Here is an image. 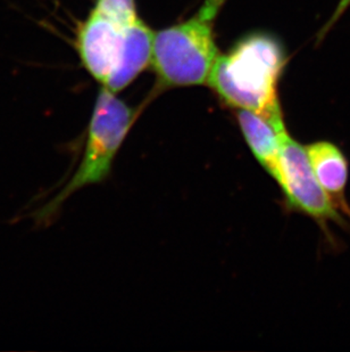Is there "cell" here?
Returning a JSON list of instances; mask_svg holds the SVG:
<instances>
[{
    "label": "cell",
    "mask_w": 350,
    "mask_h": 352,
    "mask_svg": "<svg viewBox=\"0 0 350 352\" xmlns=\"http://www.w3.org/2000/svg\"><path fill=\"white\" fill-rule=\"evenodd\" d=\"M284 65L285 54L278 40L249 34L218 55L207 85L229 107L282 119L278 83Z\"/></svg>",
    "instance_id": "cell-1"
},
{
    "label": "cell",
    "mask_w": 350,
    "mask_h": 352,
    "mask_svg": "<svg viewBox=\"0 0 350 352\" xmlns=\"http://www.w3.org/2000/svg\"><path fill=\"white\" fill-rule=\"evenodd\" d=\"M152 39L140 17L123 22L93 8L76 30L75 48L84 69L116 94L150 65Z\"/></svg>",
    "instance_id": "cell-2"
},
{
    "label": "cell",
    "mask_w": 350,
    "mask_h": 352,
    "mask_svg": "<svg viewBox=\"0 0 350 352\" xmlns=\"http://www.w3.org/2000/svg\"><path fill=\"white\" fill-rule=\"evenodd\" d=\"M136 119L135 109L102 87L88 126L81 163L65 186L34 213L36 223H48L65 201L81 188L103 183Z\"/></svg>",
    "instance_id": "cell-3"
},
{
    "label": "cell",
    "mask_w": 350,
    "mask_h": 352,
    "mask_svg": "<svg viewBox=\"0 0 350 352\" xmlns=\"http://www.w3.org/2000/svg\"><path fill=\"white\" fill-rule=\"evenodd\" d=\"M211 23L196 14L185 22L154 32L150 65L161 87L207 83L220 55Z\"/></svg>",
    "instance_id": "cell-4"
},
{
    "label": "cell",
    "mask_w": 350,
    "mask_h": 352,
    "mask_svg": "<svg viewBox=\"0 0 350 352\" xmlns=\"http://www.w3.org/2000/svg\"><path fill=\"white\" fill-rule=\"evenodd\" d=\"M275 180L283 193L285 206L310 217L332 243L329 225L346 227L347 221L322 188L312 169L307 152L289 133L281 140L280 157Z\"/></svg>",
    "instance_id": "cell-5"
},
{
    "label": "cell",
    "mask_w": 350,
    "mask_h": 352,
    "mask_svg": "<svg viewBox=\"0 0 350 352\" xmlns=\"http://www.w3.org/2000/svg\"><path fill=\"white\" fill-rule=\"evenodd\" d=\"M315 177L330 197L336 209L350 219V206L346 199L348 161L340 148L330 142H316L305 146Z\"/></svg>",
    "instance_id": "cell-6"
},
{
    "label": "cell",
    "mask_w": 350,
    "mask_h": 352,
    "mask_svg": "<svg viewBox=\"0 0 350 352\" xmlns=\"http://www.w3.org/2000/svg\"><path fill=\"white\" fill-rule=\"evenodd\" d=\"M235 117L255 159L275 178L279 166L281 140L288 133L283 118L268 119L247 110H237Z\"/></svg>",
    "instance_id": "cell-7"
},
{
    "label": "cell",
    "mask_w": 350,
    "mask_h": 352,
    "mask_svg": "<svg viewBox=\"0 0 350 352\" xmlns=\"http://www.w3.org/2000/svg\"><path fill=\"white\" fill-rule=\"evenodd\" d=\"M95 10L124 22L139 19L135 0H96Z\"/></svg>",
    "instance_id": "cell-8"
},
{
    "label": "cell",
    "mask_w": 350,
    "mask_h": 352,
    "mask_svg": "<svg viewBox=\"0 0 350 352\" xmlns=\"http://www.w3.org/2000/svg\"><path fill=\"white\" fill-rule=\"evenodd\" d=\"M349 7L350 0H340V1L338 3L334 14L331 15L330 20L327 21V23L325 24L323 29L320 31V34H318V41L323 39L324 36L330 31L331 28L334 27V24L337 23L339 19L344 15L345 12H346Z\"/></svg>",
    "instance_id": "cell-9"
},
{
    "label": "cell",
    "mask_w": 350,
    "mask_h": 352,
    "mask_svg": "<svg viewBox=\"0 0 350 352\" xmlns=\"http://www.w3.org/2000/svg\"><path fill=\"white\" fill-rule=\"evenodd\" d=\"M225 0H205L200 10H198L199 16H202L204 20H214L218 14V10L224 5Z\"/></svg>",
    "instance_id": "cell-10"
}]
</instances>
